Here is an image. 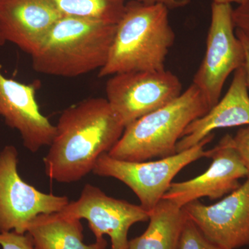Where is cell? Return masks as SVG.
I'll list each match as a JSON object with an SVG mask.
<instances>
[{
  "label": "cell",
  "instance_id": "obj_6",
  "mask_svg": "<svg viewBox=\"0 0 249 249\" xmlns=\"http://www.w3.org/2000/svg\"><path fill=\"white\" fill-rule=\"evenodd\" d=\"M232 11L231 4L213 2L206 53L193 78V84L211 109L220 100L228 77L245 64V49L234 31Z\"/></svg>",
  "mask_w": 249,
  "mask_h": 249
},
{
  "label": "cell",
  "instance_id": "obj_14",
  "mask_svg": "<svg viewBox=\"0 0 249 249\" xmlns=\"http://www.w3.org/2000/svg\"><path fill=\"white\" fill-rule=\"evenodd\" d=\"M243 67L234 72L229 90L204 116L188 126L177 143V153L195 146L214 129L249 125V95Z\"/></svg>",
  "mask_w": 249,
  "mask_h": 249
},
{
  "label": "cell",
  "instance_id": "obj_21",
  "mask_svg": "<svg viewBox=\"0 0 249 249\" xmlns=\"http://www.w3.org/2000/svg\"><path fill=\"white\" fill-rule=\"evenodd\" d=\"M232 21L235 29L242 32L249 40V0L233 9Z\"/></svg>",
  "mask_w": 249,
  "mask_h": 249
},
{
  "label": "cell",
  "instance_id": "obj_13",
  "mask_svg": "<svg viewBox=\"0 0 249 249\" xmlns=\"http://www.w3.org/2000/svg\"><path fill=\"white\" fill-rule=\"evenodd\" d=\"M62 16L51 0H0V37L31 56Z\"/></svg>",
  "mask_w": 249,
  "mask_h": 249
},
{
  "label": "cell",
  "instance_id": "obj_10",
  "mask_svg": "<svg viewBox=\"0 0 249 249\" xmlns=\"http://www.w3.org/2000/svg\"><path fill=\"white\" fill-rule=\"evenodd\" d=\"M182 209L201 232L221 248L249 246V175L243 184L216 204L195 200Z\"/></svg>",
  "mask_w": 249,
  "mask_h": 249
},
{
  "label": "cell",
  "instance_id": "obj_8",
  "mask_svg": "<svg viewBox=\"0 0 249 249\" xmlns=\"http://www.w3.org/2000/svg\"><path fill=\"white\" fill-rule=\"evenodd\" d=\"M18 164L17 149L6 145L0 151V232L26 234L37 215L60 212L70 203L67 196L42 193L25 182Z\"/></svg>",
  "mask_w": 249,
  "mask_h": 249
},
{
  "label": "cell",
  "instance_id": "obj_9",
  "mask_svg": "<svg viewBox=\"0 0 249 249\" xmlns=\"http://www.w3.org/2000/svg\"><path fill=\"white\" fill-rule=\"evenodd\" d=\"M60 212L86 219L96 240L109 236L111 249H127L131 227L149 220V213L141 205L111 197L90 183L85 185L78 200L70 201Z\"/></svg>",
  "mask_w": 249,
  "mask_h": 249
},
{
  "label": "cell",
  "instance_id": "obj_19",
  "mask_svg": "<svg viewBox=\"0 0 249 249\" xmlns=\"http://www.w3.org/2000/svg\"><path fill=\"white\" fill-rule=\"evenodd\" d=\"M1 249H35L30 236L15 231L0 232Z\"/></svg>",
  "mask_w": 249,
  "mask_h": 249
},
{
  "label": "cell",
  "instance_id": "obj_11",
  "mask_svg": "<svg viewBox=\"0 0 249 249\" xmlns=\"http://www.w3.org/2000/svg\"><path fill=\"white\" fill-rule=\"evenodd\" d=\"M209 158L213 160L209 169L188 181L172 183L163 199L181 208L204 196L215 200L237 189L241 186L240 179L249 175L230 134H226L210 150Z\"/></svg>",
  "mask_w": 249,
  "mask_h": 249
},
{
  "label": "cell",
  "instance_id": "obj_22",
  "mask_svg": "<svg viewBox=\"0 0 249 249\" xmlns=\"http://www.w3.org/2000/svg\"><path fill=\"white\" fill-rule=\"evenodd\" d=\"M139 2L147 5L162 4L168 9H178L189 4L191 0H137Z\"/></svg>",
  "mask_w": 249,
  "mask_h": 249
},
{
  "label": "cell",
  "instance_id": "obj_2",
  "mask_svg": "<svg viewBox=\"0 0 249 249\" xmlns=\"http://www.w3.org/2000/svg\"><path fill=\"white\" fill-rule=\"evenodd\" d=\"M168 9L131 0L116 24L107 61L100 78L129 71H161L175 40Z\"/></svg>",
  "mask_w": 249,
  "mask_h": 249
},
{
  "label": "cell",
  "instance_id": "obj_20",
  "mask_svg": "<svg viewBox=\"0 0 249 249\" xmlns=\"http://www.w3.org/2000/svg\"><path fill=\"white\" fill-rule=\"evenodd\" d=\"M232 144L249 172V125L238 129L232 137Z\"/></svg>",
  "mask_w": 249,
  "mask_h": 249
},
{
  "label": "cell",
  "instance_id": "obj_12",
  "mask_svg": "<svg viewBox=\"0 0 249 249\" xmlns=\"http://www.w3.org/2000/svg\"><path fill=\"white\" fill-rule=\"evenodd\" d=\"M4 43L0 37V46ZM0 117L19 132L23 145L33 153L53 142L56 127L41 113L34 85L6 78L1 71Z\"/></svg>",
  "mask_w": 249,
  "mask_h": 249
},
{
  "label": "cell",
  "instance_id": "obj_23",
  "mask_svg": "<svg viewBox=\"0 0 249 249\" xmlns=\"http://www.w3.org/2000/svg\"><path fill=\"white\" fill-rule=\"evenodd\" d=\"M235 34L237 37L240 38L242 45H243L244 49H245V61L242 67L245 71L246 83H247V88L249 89V40L242 32L237 29H236Z\"/></svg>",
  "mask_w": 249,
  "mask_h": 249
},
{
  "label": "cell",
  "instance_id": "obj_3",
  "mask_svg": "<svg viewBox=\"0 0 249 249\" xmlns=\"http://www.w3.org/2000/svg\"><path fill=\"white\" fill-rule=\"evenodd\" d=\"M116 27L94 19L62 16L31 55L33 69L65 78L100 70L107 61Z\"/></svg>",
  "mask_w": 249,
  "mask_h": 249
},
{
  "label": "cell",
  "instance_id": "obj_18",
  "mask_svg": "<svg viewBox=\"0 0 249 249\" xmlns=\"http://www.w3.org/2000/svg\"><path fill=\"white\" fill-rule=\"evenodd\" d=\"M178 249H224L210 241L187 216Z\"/></svg>",
  "mask_w": 249,
  "mask_h": 249
},
{
  "label": "cell",
  "instance_id": "obj_4",
  "mask_svg": "<svg viewBox=\"0 0 249 249\" xmlns=\"http://www.w3.org/2000/svg\"><path fill=\"white\" fill-rule=\"evenodd\" d=\"M210 109L202 93L192 83L171 103L126 126L107 154L126 161H145L176 155L177 143L187 126Z\"/></svg>",
  "mask_w": 249,
  "mask_h": 249
},
{
  "label": "cell",
  "instance_id": "obj_1",
  "mask_svg": "<svg viewBox=\"0 0 249 249\" xmlns=\"http://www.w3.org/2000/svg\"><path fill=\"white\" fill-rule=\"evenodd\" d=\"M44 158L46 175L62 183L80 181L93 171L124 133L120 118L104 98H91L62 111Z\"/></svg>",
  "mask_w": 249,
  "mask_h": 249
},
{
  "label": "cell",
  "instance_id": "obj_24",
  "mask_svg": "<svg viewBox=\"0 0 249 249\" xmlns=\"http://www.w3.org/2000/svg\"><path fill=\"white\" fill-rule=\"evenodd\" d=\"M213 2L217 3V4H230L236 3L238 5L242 4L247 0H212Z\"/></svg>",
  "mask_w": 249,
  "mask_h": 249
},
{
  "label": "cell",
  "instance_id": "obj_15",
  "mask_svg": "<svg viewBox=\"0 0 249 249\" xmlns=\"http://www.w3.org/2000/svg\"><path fill=\"white\" fill-rule=\"evenodd\" d=\"M27 233L35 249H106L107 247L104 237L86 245L80 219L61 212L39 214L29 224Z\"/></svg>",
  "mask_w": 249,
  "mask_h": 249
},
{
  "label": "cell",
  "instance_id": "obj_16",
  "mask_svg": "<svg viewBox=\"0 0 249 249\" xmlns=\"http://www.w3.org/2000/svg\"><path fill=\"white\" fill-rule=\"evenodd\" d=\"M186 217L182 208L162 199L149 214L145 231L129 240L127 249H178Z\"/></svg>",
  "mask_w": 249,
  "mask_h": 249
},
{
  "label": "cell",
  "instance_id": "obj_7",
  "mask_svg": "<svg viewBox=\"0 0 249 249\" xmlns=\"http://www.w3.org/2000/svg\"><path fill=\"white\" fill-rule=\"evenodd\" d=\"M106 91V99L124 127L183 92L179 78L166 70L116 73L108 79Z\"/></svg>",
  "mask_w": 249,
  "mask_h": 249
},
{
  "label": "cell",
  "instance_id": "obj_5",
  "mask_svg": "<svg viewBox=\"0 0 249 249\" xmlns=\"http://www.w3.org/2000/svg\"><path fill=\"white\" fill-rule=\"evenodd\" d=\"M214 137L213 133L209 134L195 146L157 160L126 161L104 153L98 159L92 173L124 183L135 193L142 209L150 214L183 168L199 159L209 158L210 150H205V147Z\"/></svg>",
  "mask_w": 249,
  "mask_h": 249
},
{
  "label": "cell",
  "instance_id": "obj_17",
  "mask_svg": "<svg viewBox=\"0 0 249 249\" xmlns=\"http://www.w3.org/2000/svg\"><path fill=\"white\" fill-rule=\"evenodd\" d=\"M63 16L94 19L109 24L120 20L127 0H51Z\"/></svg>",
  "mask_w": 249,
  "mask_h": 249
}]
</instances>
